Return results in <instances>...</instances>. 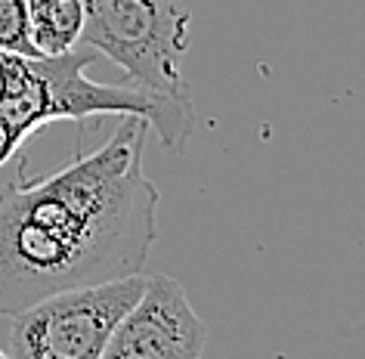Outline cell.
Here are the masks:
<instances>
[{
    "mask_svg": "<svg viewBox=\"0 0 365 359\" xmlns=\"http://www.w3.org/2000/svg\"><path fill=\"white\" fill-rule=\"evenodd\" d=\"M207 328L186 291L170 275H145L140 298L118 322L106 359H195L205 353Z\"/></svg>",
    "mask_w": 365,
    "mask_h": 359,
    "instance_id": "obj_4",
    "label": "cell"
},
{
    "mask_svg": "<svg viewBox=\"0 0 365 359\" xmlns=\"http://www.w3.org/2000/svg\"><path fill=\"white\" fill-rule=\"evenodd\" d=\"M145 131L140 115H124L96 152L0 189V316L66 288L143 273L161 201L143 171Z\"/></svg>",
    "mask_w": 365,
    "mask_h": 359,
    "instance_id": "obj_1",
    "label": "cell"
},
{
    "mask_svg": "<svg viewBox=\"0 0 365 359\" xmlns=\"http://www.w3.org/2000/svg\"><path fill=\"white\" fill-rule=\"evenodd\" d=\"M29 38L38 56H62L81 44L84 0H25Z\"/></svg>",
    "mask_w": 365,
    "mask_h": 359,
    "instance_id": "obj_5",
    "label": "cell"
},
{
    "mask_svg": "<svg viewBox=\"0 0 365 359\" xmlns=\"http://www.w3.org/2000/svg\"><path fill=\"white\" fill-rule=\"evenodd\" d=\"M4 356H6V350H4V347H0V359H4Z\"/></svg>",
    "mask_w": 365,
    "mask_h": 359,
    "instance_id": "obj_7",
    "label": "cell"
},
{
    "mask_svg": "<svg viewBox=\"0 0 365 359\" xmlns=\"http://www.w3.org/2000/svg\"><path fill=\"white\" fill-rule=\"evenodd\" d=\"M0 50L38 56L29 38V4L25 0H0Z\"/></svg>",
    "mask_w": 365,
    "mask_h": 359,
    "instance_id": "obj_6",
    "label": "cell"
},
{
    "mask_svg": "<svg viewBox=\"0 0 365 359\" xmlns=\"http://www.w3.org/2000/svg\"><path fill=\"white\" fill-rule=\"evenodd\" d=\"M145 285L143 273L78 285L13 313L6 356L13 359H103V350Z\"/></svg>",
    "mask_w": 365,
    "mask_h": 359,
    "instance_id": "obj_3",
    "label": "cell"
},
{
    "mask_svg": "<svg viewBox=\"0 0 365 359\" xmlns=\"http://www.w3.org/2000/svg\"><path fill=\"white\" fill-rule=\"evenodd\" d=\"M81 41L164 96H192L180 71L192 44V13L180 0H84Z\"/></svg>",
    "mask_w": 365,
    "mask_h": 359,
    "instance_id": "obj_2",
    "label": "cell"
}]
</instances>
